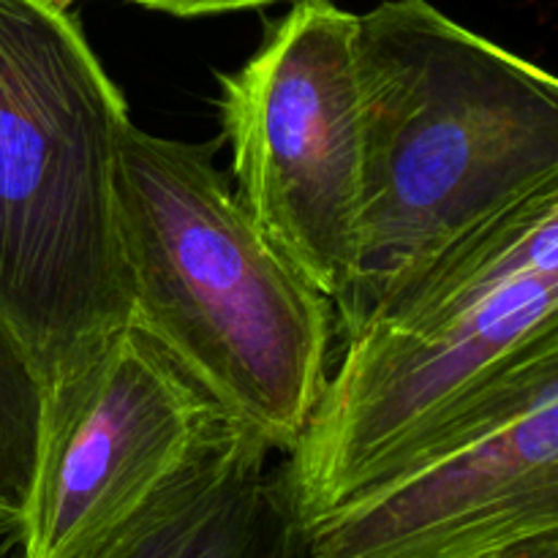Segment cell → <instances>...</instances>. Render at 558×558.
Returning a JSON list of instances; mask_svg holds the SVG:
<instances>
[{
  "label": "cell",
  "instance_id": "6",
  "mask_svg": "<svg viewBox=\"0 0 558 558\" xmlns=\"http://www.w3.org/2000/svg\"><path fill=\"white\" fill-rule=\"evenodd\" d=\"M243 430L125 319L47 387L14 558L85 556Z\"/></svg>",
  "mask_w": 558,
  "mask_h": 558
},
{
  "label": "cell",
  "instance_id": "4",
  "mask_svg": "<svg viewBox=\"0 0 558 558\" xmlns=\"http://www.w3.org/2000/svg\"><path fill=\"white\" fill-rule=\"evenodd\" d=\"M129 104L54 0H0V314L44 387L129 319L114 169Z\"/></svg>",
  "mask_w": 558,
  "mask_h": 558
},
{
  "label": "cell",
  "instance_id": "3",
  "mask_svg": "<svg viewBox=\"0 0 558 558\" xmlns=\"http://www.w3.org/2000/svg\"><path fill=\"white\" fill-rule=\"evenodd\" d=\"M114 213L129 319L289 456L330 376V300L256 229L210 147L125 125Z\"/></svg>",
  "mask_w": 558,
  "mask_h": 558
},
{
  "label": "cell",
  "instance_id": "12",
  "mask_svg": "<svg viewBox=\"0 0 558 558\" xmlns=\"http://www.w3.org/2000/svg\"><path fill=\"white\" fill-rule=\"evenodd\" d=\"M54 3L63 5V9H69V5H71V3H76V0H54Z\"/></svg>",
  "mask_w": 558,
  "mask_h": 558
},
{
  "label": "cell",
  "instance_id": "5",
  "mask_svg": "<svg viewBox=\"0 0 558 558\" xmlns=\"http://www.w3.org/2000/svg\"><path fill=\"white\" fill-rule=\"evenodd\" d=\"M357 14L298 0L254 58L218 74L234 196L272 248L341 308L357 278L363 104Z\"/></svg>",
  "mask_w": 558,
  "mask_h": 558
},
{
  "label": "cell",
  "instance_id": "2",
  "mask_svg": "<svg viewBox=\"0 0 558 558\" xmlns=\"http://www.w3.org/2000/svg\"><path fill=\"white\" fill-rule=\"evenodd\" d=\"M548 354H558V185L463 234L343 332L341 360L278 469L300 523Z\"/></svg>",
  "mask_w": 558,
  "mask_h": 558
},
{
  "label": "cell",
  "instance_id": "13",
  "mask_svg": "<svg viewBox=\"0 0 558 558\" xmlns=\"http://www.w3.org/2000/svg\"><path fill=\"white\" fill-rule=\"evenodd\" d=\"M0 534H14V532H11V529H3V526H0Z\"/></svg>",
  "mask_w": 558,
  "mask_h": 558
},
{
  "label": "cell",
  "instance_id": "9",
  "mask_svg": "<svg viewBox=\"0 0 558 558\" xmlns=\"http://www.w3.org/2000/svg\"><path fill=\"white\" fill-rule=\"evenodd\" d=\"M41 371L0 314V526L16 532L31 499L44 428Z\"/></svg>",
  "mask_w": 558,
  "mask_h": 558
},
{
  "label": "cell",
  "instance_id": "1",
  "mask_svg": "<svg viewBox=\"0 0 558 558\" xmlns=\"http://www.w3.org/2000/svg\"><path fill=\"white\" fill-rule=\"evenodd\" d=\"M363 218L347 332L387 289L534 191L558 185V82L428 0L357 16Z\"/></svg>",
  "mask_w": 558,
  "mask_h": 558
},
{
  "label": "cell",
  "instance_id": "8",
  "mask_svg": "<svg viewBox=\"0 0 558 558\" xmlns=\"http://www.w3.org/2000/svg\"><path fill=\"white\" fill-rule=\"evenodd\" d=\"M267 458L270 447L243 430L80 558H308Z\"/></svg>",
  "mask_w": 558,
  "mask_h": 558
},
{
  "label": "cell",
  "instance_id": "10",
  "mask_svg": "<svg viewBox=\"0 0 558 558\" xmlns=\"http://www.w3.org/2000/svg\"><path fill=\"white\" fill-rule=\"evenodd\" d=\"M150 11L172 16H213V14H232V11L265 9V5L281 3V0H134ZM298 3V0H294Z\"/></svg>",
  "mask_w": 558,
  "mask_h": 558
},
{
  "label": "cell",
  "instance_id": "11",
  "mask_svg": "<svg viewBox=\"0 0 558 558\" xmlns=\"http://www.w3.org/2000/svg\"><path fill=\"white\" fill-rule=\"evenodd\" d=\"M485 558H558V532L526 539V543H518Z\"/></svg>",
  "mask_w": 558,
  "mask_h": 558
},
{
  "label": "cell",
  "instance_id": "7",
  "mask_svg": "<svg viewBox=\"0 0 558 558\" xmlns=\"http://www.w3.org/2000/svg\"><path fill=\"white\" fill-rule=\"evenodd\" d=\"M308 558H485L558 532V354L436 425L305 523Z\"/></svg>",
  "mask_w": 558,
  "mask_h": 558
}]
</instances>
